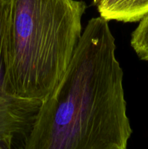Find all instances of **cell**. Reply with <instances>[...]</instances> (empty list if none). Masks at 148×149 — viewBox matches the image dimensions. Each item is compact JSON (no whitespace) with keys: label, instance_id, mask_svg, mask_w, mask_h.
<instances>
[{"label":"cell","instance_id":"1","mask_svg":"<svg viewBox=\"0 0 148 149\" xmlns=\"http://www.w3.org/2000/svg\"><path fill=\"white\" fill-rule=\"evenodd\" d=\"M108 20L92 17L41 102L26 149H126L132 134Z\"/></svg>","mask_w":148,"mask_h":149},{"label":"cell","instance_id":"2","mask_svg":"<svg viewBox=\"0 0 148 149\" xmlns=\"http://www.w3.org/2000/svg\"><path fill=\"white\" fill-rule=\"evenodd\" d=\"M86 9L79 0H9L4 86L42 102L66 71L82 33Z\"/></svg>","mask_w":148,"mask_h":149},{"label":"cell","instance_id":"3","mask_svg":"<svg viewBox=\"0 0 148 149\" xmlns=\"http://www.w3.org/2000/svg\"><path fill=\"white\" fill-rule=\"evenodd\" d=\"M41 103L0 93V149L26 148Z\"/></svg>","mask_w":148,"mask_h":149},{"label":"cell","instance_id":"4","mask_svg":"<svg viewBox=\"0 0 148 149\" xmlns=\"http://www.w3.org/2000/svg\"><path fill=\"white\" fill-rule=\"evenodd\" d=\"M97 6L100 15L108 21L133 23L148 14V0H100Z\"/></svg>","mask_w":148,"mask_h":149},{"label":"cell","instance_id":"5","mask_svg":"<svg viewBox=\"0 0 148 149\" xmlns=\"http://www.w3.org/2000/svg\"><path fill=\"white\" fill-rule=\"evenodd\" d=\"M139 22L131 33V45L141 60L148 61V14Z\"/></svg>","mask_w":148,"mask_h":149},{"label":"cell","instance_id":"6","mask_svg":"<svg viewBox=\"0 0 148 149\" xmlns=\"http://www.w3.org/2000/svg\"><path fill=\"white\" fill-rule=\"evenodd\" d=\"M9 0H0V93L7 92L4 86V55L7 13ZM8 93V92H7Z\"/></svg>","mask_w":148,"mask_h":149},{"label":"cell","instance_id":"7","mask_svg":"<svg viewBox=\"0 0 148 149\" xmlns=\"http://www.w3.org/2000/svg\"><path fill=\"white\" fill-rule=\"evenodd\" d=\"M91 1H93V3H94V4H96V5H97V4H98V3L100 2V0H91Z\"/></svg>","mask_w":148,"mask_h":149}]
</instances>
